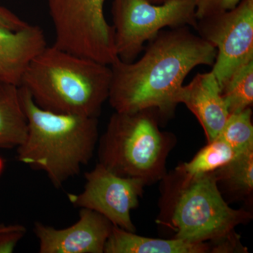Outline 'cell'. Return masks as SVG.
Instances as JSON below:
<instances>
[{"instance_id": "6", "label": "cell", "mask_w": 253, "mask_h": 253, "mask_svg": "<svg viewBox=\"0 0 253 253\" xmlns=\"http://www.w3.org/2000/svg\"><path fill=\"white\" fill-rule=\"evenodd\" d=\"M113 28L118 59L135 61L144 44L166 28L189 26L196 30L195 0H169L156 4L147 0H113Z\"/></svg>"}, {"instance_id": "2", "label": "cell", "mask_w": 253, "mask_h": 253, "mask_svg": "<svg viewBox=\"0 0 253 253\" xmlns=\"http://www.w3.org/2000/svg\"><path fill=\"white\" fill-rule=\"evenodd\" d=\"M19 96L28 129L26 139L16 148L17 160L45 172L59 189L92 158L99 141L98 118L42 109L22 86Z\"/></svg>"}, {"instance_id": "11", "label": "cell", "mask_w": 253, "mask_h": 253, "mask_svg": "<svg viewBox=\"0 0 253 253\" xmlns=\"http://www.w3.org/2000/svg\"><path fill=\"white\" fill-rule=\"evenodd\" d=\"M178 103L185 104L196 116L208 142L219 136L230 116L221 96L220 86L212 71L198 73L189 84L181 86Z\"/></svg>"}, {"instance_id": "21", "label": "cell", "mask_w": 253, "mask_h": 253, "mask_svg": "<svg viewBox=\"0 0 253 253\" xmlns=\"http://www.w3.org/2000/svg\"><path fill=\"white\" fill-rule=\"evenodd\" d=\"M28 23L23 21L14 12L0 6V27L17 30L27 26Z\"/></svg>"}, {"instance_id": "4", "label": "cell", "mask_w": 253, "mask_h": 253, "mask_svg": "<svg viewBox=\"0 0 253 253\" xmlns=\"http://www.w3.org/2000/svg\"><path fill=\"white\" fill-rule=\"evenodd\" d=\"M166 192L169 221L176 239L191 243L212 241L214 253L242 247L234 229L252 219L251 212L231 208L218 187L214 173L189 176L176 169Z\"/></svg>"}, {"instance_id": "18", "label": "cell", "mask_w": 253, "mask_h": 253, "mask_svg": "<svg viewBox=\"0 0 253 253\" xmlns=\"http://www.w3.org/2000/svg\"><path fill=\"white\" fill-rule=\"evenodd\" d=\"M252 108L230 114L219 136L237 154L253 148Z\"/></svg>"}, {"instance_id": "9", "label": "cell", "mask_w": 253, "mask_h": 253, "mask_svg": "<svg viewBox=\"0 0 253 253\" xmlns=\"http://www.w3.org/2000/svg\"><path fill=\"white\" fill-rule=\"evenodd\" d=\"M84 177V190L78 194H68L70 202L75 207L102 214L113 225L135 232L130 212L139 205L146 183L139 178L118 175L99 163Z\"/></svg>"}, {"instance_id": "12", "label": "cell", "mask_w": 253, "mask_h": 253, "mask_svg": "<svg viewBox=\"0 0 253 253\" xmlns=\"http://www.w3.org/2000/svg\"><path fill=\"white\" fill-rule=\"evenodd\" d=\"M46 46L40 26L28 23L17 30L0 27V83L21 86L30 63Z\"/></svg>"}, {"instance_id": "3", "label": "cell", "mask_w": 253, "mask_h": 253, "mask_svg": "<svg viewBox=\"0 0 253 253\" xmlns=\"http://www.w3.org/2000/svg\"><path fill=\"white\" fill-rule=\"evenodd\" d=\"M111 66L52 44L32 61L21 86L42 109L98 118L109 99Z\"/></svg>"}, {"instance_id": "23", "label": "cell", "mask_w": 253, "mask_h": 253, "mask_svg": "<svg viewBox=\"0 0 253 253\" xmlns=\"http://www.w3.org/2000/svg\"><path fill=\"white\" fill-rule=\"evenodd\" d=\"M149 2L153 3V4H159L162 3L166 2V1H169V0H147Z\"/></svg>"}, {"instance_id": "14", "label": "cell", "mask_w": 253, "mask_h": 253, "mask_svg": "<svg viewBox=\"0 0 253 253\" xmlns=\"http://www.w3.org/2000/svg\"><path fill=\"white\" fill-rule=\"evenodd\" d=\"M28 129L19 86L0 83V149L18 148L26 139Z\"/></svg>"}, {"instance_id": "20", "label": "cell", "mask_w": 253, "mask_h": 253, "mask_svg": "<svg viewBox=\"0 0 253 253\" xmlns=\"http://www.w3.org/2000/svg\"><path fill=\"white\" fill-rule=\"evenodd\" d=\"M26 233V228L20 224H14V227L9 230L0 232V253L14 252L18 243Z\"/></svg>"}, {"instance_id": "17", "label": "cell", "mask_w": 253, "mask_h": 253, "mask_svg": "<svg viewBox=\"0 0 253 253\" xmlns=\"http://www.w3.org/2000/svg\"><path fill=\"white\" fill-rule=\"evenodd\" d=\"M221 94L229 114L252 108L253 61L236 71L221 88Z\"/></svg>"}, {"instance_id": "8", "label": "cell", "mask_w": 253, "mask_h": 253, "mask_svg": "<svg viewBox=\"0 0 253 253\" xmlns=\"http://www.w3.org/2000/svg\"><path fill=\"white\" fill-rule=\"evenodd\" d=\"M199 36L215 48L212 72L220 89L236 71L253 61V0L198 20Z\"/></svg>"}, {"instance_id": "15", "label": "cell", "mask_w": 253, "mask_h": 253, "mask_svg": "<svg viewBox=\"0 0 253 253\" xmlns=\"http://www.w3.org/2000/svg\"><path fill=\"white\" fill-rule=\"evenodd\" d=\"M213 173L218 186L222 184L236 197H249L253 190V148L239 153Z\"/></svg>"}, {"instance_id": "10", "label": "cell", "mask_w": 253, "mask_h": 253, "mask_svg": "<svg viewBox=\"0 0 253 253\" xmlns=\"http://www.w3.org/2000/svg\"><path fill=\"white\" fill-rule=\"evenodd\" d=\"M113 224L99 213L81 208L79 219L65 229L35 222L41 253H104Z\"/></svg>"}, {"instance_id": "7", "label": "cell", "mask_w": 253, "mask_h": 253, "mask_svg": "<svg viewBox=\"0 0 253 253\" xmlns=\"http://www.w3.org/2000/svg\"><path fill=\"white\" fill-rule=\"evenodd\" d=\"M106 0H47L54 25V45L111 66L118 59L112 25L104 15Z\"/></svg>"}, {"instance_id": "5", "label": "cell", "mask_w": 253, "mask_h": 253, "mask_svg": "<svg viewBox=\"0 0 253 253\" xmlns=\"http://www.w3.org/2000/svg\"><path fill=\"white\" fill-rule=\"evenodd\" d=\"M156 109L116 112L99 140V163L125 177L139 178L146 184L166 176V162L175 137L161 130Z\"/></svg>"}, {"instance_id": "19", "label": "cell", "mask_w": 253, "mask_h": 253, "mask_svg": "<svg viewBox=\"0 0 253 253\" xmlns=\"http://www.w3.org/2000/svg\"><path fill=\"white\" fill-rule=\"evenodd\" d=\"M242 0H195L197 20L234 9Z\"/></svg>"}, {"instance_id": "16", "label": "cell", "mask_w": 253, "mask_h": 253, "mask_svg": "<svg viewBox=\"0 0 253 253\" xmlns=\"http://www.w3.org/2000/svg\"><path fill=\"white\" fill-rule=\"evenodd\" d=\"M237 153L220 138L208 142L190 162L176 168L186 175L195 176L214 172L231 161Z\"/></svg>"}, {"instance_id": "13", "label": "cell", "mask_w": 253, "mask_h": 253, "mask_svg": "<svg viewBox=\"0 0 253 253\" xmlns=\"http://www.w3.org/2000/svg\"><path fill=\"white\" fill-rule=\"evenodd\" d=\"M213 253L211 243H191L184 240L152 239L113 226L104 253Z\"/></svg>"}, {"instance_id": "1", "label": "cell", "mask_w": 253, "mask_h": 253, "mask_svg": "<svg viewBox=\"0 0 253 253\" xmlns=\"http://www.w3.org/2000/svg\"><path fill=\"white\" fill-rule=\"evenodd\" d=\"M137 61L111 65L109 99L116 112L156 109L161 119L171 118L184 80L196 66H212L215 48L189 26L162 30L149 41Z\"/></svg>"}, {"instance_id": "22", "label": "cell", "mask_w": 253, "mask_h": 253, "mask_svg": "<svg viewBox=\"0 0 253 253\" xmlns=\"http://www.w3.org/2000/svg\"><path fill=\"white\" fill-rule=\"evenodd\" d=\"M14 225H8L6 226L3 224H0V232H2V231L9 230V229H11V228L14 227Z\"/></svg>"}]
</instances>
